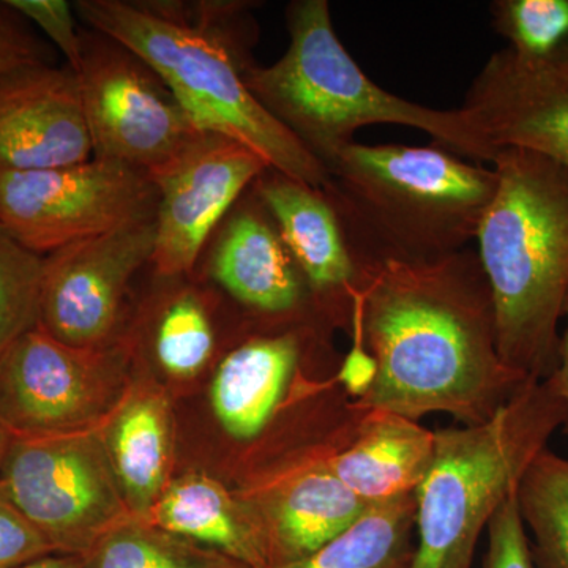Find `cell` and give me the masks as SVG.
I'll list each match as a JSON object with an SVG mask.
<instances>
[{"instance_id":"6da1fadb","label":"cell","mask_w":568,"mask_h":568,"mask_svg":"<svg viewBox=\"0 0 568 568\" xmlns=\"http://www.w3.org/2000/svg\"><path fill=\"white\" fill-rule=\"evenodd\" d=\"M349 336L375 364L354 399L364 409L480 425L532 381L500 357L491 293L470 248L377 268L355 302Z\"/></svg>"},{"instance_id":"7a4b0ae2","label":"cell","mask_w":568,"mask_h":568,"mask_svg":"<svg viewBox=\"0 0 568 568\" xmlns=\"http://www.w3.org/2000/svg\"><path fill=\"white\" fill-rule=\"evenodd\" d=\"M73 7L91 31L148 62L201 132L241 142L280 173L323 189L324 164L246 88L257 36L253 2L78 0Z\"/></svg>"},{"instance_id":"3957f363","label":"cell","mask_w":568,"mask_h":568,"mask_svg":"<svg viewBox=\"0 0 568 568\" xmlns=\"http://www.w3.org/2000/svg\"><path fill=\"white\" fill-rule=\"evenodd\" d=\"M323 190L368 280L387 264L432 263L477 237L495 168L435 148L351 142L325 164Z\"/></svg>"},{"instance_id":"277c9868","label":"cell","mask_w":568,"mask_h":568,"mask_svg":"<svg viewBox=\"0 0 568 568\" xmlns=\"http://www.w3.org/2000/svg\"><path fill=\"white\" fill-rule=\"evenodd\" d=\"M495 196L477 231L503 361L532 381L558 364L568 298V168L523 149L493 160Z\"/></svg>"},{"instance_id":"5b68a950","label":"cell","mask_w":568,"mask_h":568,"mask_svg":"<svg viewBox=\"0 0 568 568\" xmlns=\"http://www.w3.org/2000/svg\"><path fill=\"white\" fill-rule=\"evenodd\" d=\"M290 47L275 63H253L245 84L257 102L321 163L375 123L410 126L446 151L493 163L496 151L462 108L435 110L384 91L336 37L327 0H295L286 9Z\"/></svg>"},{"instance_id":"8992f818","label":"cell","mask_w":568,"mask_h":568,"mask_svg":"<svg viewBox=\"0 0 568 568\" xmlns=\"http://www.w3.org/2000/svg\"><path fill=\"white\" fill-rule=\"evenodd\" d=\"M567 420L551 381H529L480 425L437 429L416 493L410 568H473L481 532Z\"/></svg>"},{"instance_id":"52a82bcc","label":"cell","mask_w":568,"mask_h":568,"mask_svg":"<svg viewBox=\"0 0 568 568\" xmlns=\"http://www.w3.org/2000/svg\"><path fill=\"white\" fill-rule=\"evenodd\" d=\"M0 496L59 555H88L104 532L132 517L102 425L70 435L13 436L0 469Z\"/></svg>"},{"instance_id":"ba28073f","label":"cell","mask_w":568,"mask_h":568,"mask_svg":"<svg viewBox=\"0 0 568 568\" xmlns=\"http://www.w3.org/2000/svg\"><path fill=\"white\" fill-rule=\"evenodd\" d=\"M133 358L122 335L108 346L74 347L37 325L0 357V420L21 437L97 428L129 390Z\"/></svg>"},{"instance_id":"9c48e42d","label":"cell","mask_w":568,"mask_h":568,"mask_svg":"<svg viewBox=\"0 0 568 568\" xmlns=\"http://www.w3.org/2000/svg\"><path fill=\"white\" fill-rule=\"evenodd\" d=\"M152 175L92 159L51 170L0 173V226L29 252L63 246L155 220Z\"/></svg>"},{"instance_id":"30bf717a","label":"cell","mask_w":568,"mask_h":568,"mask_svg":"<svg viewBox=\"0 0 568 568\" xmlns=\"http://www.w3.org/2000/svg\"><path fill=\"white\" fill-rule=\"evenodd\" d=\"M77 73L93 159L153 175L204 133L148 62L103 33L82 31Z\"/></svg>"},{"instance_id":"8fae6325","label":"cell","mask_w":568,"mask_h":568,"mask_svg":"<svg viewBox=\"0 0 568 568\" xmlns=\"http://www.w3.org/2000/svg\"><path fill=\"white\" fill-rule=\"evenodd\" d=\"M332 335V328L320 325L256 332L239 339L216 365L211 384L213 414L235 443L265 446L257 467L267 462L268 436L286 410L345 394L338 375H306L317 358L336 357Z\"/></svg>"},{"instance_id":"7c38bea8","label":"cell","mask_w":568,"mask_h":568,"mask_svg":"<svg viewBox=\"0 0 568 568\" xmlns=\"http://www.w3.org/2000/svg\"><path fill=\"white\" fill-rule=\"evenodd\" d=\"M194 274L241 310L250 334L308 325L332 328L253 186L213 233Z\"/></svg>"},{"instance_id":"4fadbf2b","label":"cell","mask_w":568,"mask_h":568,"mask_svg":"<svg viewBox=\"0 0 568 568\" xmlns=\"http://www.w3.org/2000/svg\"><path fill=\"white\" fill-rule=\"evenodd\" d=\"M155 241L156 223L149 220L44 256L41 331L74 347L118 342L126 295L134 276L151 267Z\"/></svg>"},{"instance_id":"5bb4252c","label":"cell","mask_w":568,"mask_h":568,"mask_svg":"<svg viewBox=\"0 0 568 568\" xmlns=\"http://www.w3.org/2000/svg\"><path fill=\"white\" fill-rule=\"evenodd\" d=\"M361 414L327 439L287 452L246 474L234 488L260 525L268 566L312 555L345 532L368 508L328 465L332 450Z\"/></svg>"},{"instance_id":"9a60e30c","label":"cell","mask_w":568,"mask_h":568,"mask_svg":"<svg viewBox=\"0 0 568 568\" xmlns=\"http://www.w3.org/2000/svg\"><path fill=\"white\" fill-rule=\"evenodd\" d=\"M267 168L241 142L204 132L153 174L159 190L153 275L194 274L213 233Z\"/></svg>"},{"instance_id":"2e32d148","label":"cell","mask_w":568,"mask_h":568,"mask_svg":"<svg viewBox=\"0 0 568 568\" xmlns=\"http://www.w3.org/2000/svg\"><path fill=\"white\" fill-rule=\"evenodd\" d=\"M92 156L77 71L39 62L0 74V173L71 166Z\"/></svg>"},{"instance_id":"e0dca14e","label":"cell","mask_w":568,"mask_h":568,"mask_svg":"<svg viewBox=\"0 0 568 568\" xmlns=\"http://www.w3.org/2000/svg\"><path fill=\"white\" fill-rule=\"evenodd\" d=\"M253 190L275 220L325 323L351 334L366 278L323 189L267 168Z\"/></svg>"},{"instance_id":"ac0fdd59","label":"cell","mask_w":568,"mask_h":568,"mask_svg":"<svg viewBox=\"0 0 568 568\" xmlns=\"http://www.w3.org/2000/svg\"><path fill=\"white\" fill-rule=\"evenodd\" d=\"M462 110L496 152L523 149L568 168V74L529 70L506 50L495 52Z\"/></svg>"},{"instance_id":"d6986e66","label":"cell","mask_w":568,"mask_h":568,"mask_svg":"<svg viewBox=\"0 0 568 568\" xmlns=\"http://www.w3.org/2000/svg\"><path fill=\"white\" fill-rule=\"evenodd\" d=\"M436 433L388 410L365 409L328 465L366 506L414 495L435 457Z\"/></svg>"},{"instance_id":"ffe728a7","label":"cell","mask_w":568,"mask_h":568,"mask_svg":"<svg viewBox=\"0 0 568 568\" xmlns=\"http://www.w3.org/2000/svg\"><path fill=\"white\" fill-rule=\"evenodd\" d=\"M102 432L130 515L148 518L173 480V409L162 384L133 377Z\"/></svg>"},{"instance_id":"44dd1931","label":"cell","mask_w":568,"mask_h":568,"mask_svg":"<svg viewBox=\"0 0 568 568\" xmlns=\"http://www.w3.org/2000/svg\"><path fill=\"white\" fill-rule=\"evenodd\" d=\"M162 290L142 310L140 331L125 332L132 346L144 345L164 376L192 381L220 349V301L196 274L159 276Z\"/></svg>"},{"instance_id":"7402d4cb","label":"cell","mask_w":568,"mask_h":568,"mask_svg":"<svg viewBox=\"0 0 568 568\" xmlns=\"http://www.w3.org/2000/svg\"><path fill=\"white\" fill-rule=\"evenodd\" d=\"M145 519L246 568L268 566L267 547L256 518L235 489L224 487L207 474L173 478Z\"/></svg>"},{"instance_id":"603a6c76","label":"cell","mask_w":568,"mask_h":568,"mask_svg":"<svg viewBox=\"0 0 568 568\" xmlns=\"http://www.w3.org/2000/svg\"><path fill=\"white\" fill-rule=\"evenodd\" d=\"M416 496L368 506L345 532L305 558L261 568H410Z\"/></svg>"},{"instance_id":"cb8c5ba5","label":"cell","mask_w":568,"mask_h":568,"mask_svg":"<svg viewBox=\"0 0 568 568\" xmlns=\"http://www.w3.org/2000/svg\"><path fill=\"white\" fill-rule=\"evenodd\" d=\"M84 568H246L148 519L129 517L104 532L84 556Z\"/></svg>"},{"instance_id":"d4e9b609","label":"cell","mask_w":568,"mask_h":568,"mask_svg":"<svg viewBox=\"0 0 568 568\" xmlns=\"http://www.w3.org/2000/svg\"><path fill=\"white\" fill-rule=\"evenodd\" d=\"M536 568H568V458L545 448L517 489Z\"/></svg>"},{"instance_id":"484cf974","label":"cell","mask_w":568,"mask_h":568,"mask_svg":"<svg viewBox=\"0 0 568 568\" xmlns=\"http://www.w3.org/2000/svg\"><path fill=\"white\" fill-rule=\"evenodd\" d=\"M489 13L515 62L568 74V0H496Z\"/></svg>"},{"instance_id":"4316f807","label":"cell","mask_w":568,"mask_h":568,"mask_svg":"<svg viewBox=\"0 0 568 568\" xmlns=\"http://www.w3.org/2000/svg\"><path fill=\"white\" fill-rule=\"evenodd\" d=\"M43 260L0 226V357L39 325Z\"/></svg>"},{"instance_id":"83f0119b","label":"cell","mask_w":568,"mask_h":568,"mask_svg":"<svg viewBox=\"0 0 568 568\" xmlns=\"http://www.w3.org/2000/svg\"><path fill=\"white\" fill-rule=\"evenodd\" d=\"M488 545L481 568H536L529 534L519 514L517 491L508 496L487 528Z\"/></svg>"},{"instance_id":"f1b7e54d","label":"cell","mask_w":568,"mask_h":568,"mask_svg":"<svg viewBox=\"0 0 568 568\" xmlns=\"http://www.w3.org/2000/svg\"><path fill=\"white\" fill-rule=\"evenodd\" d=\"M24 18L39 26L52 43L65 55L67 65L80 70L82 61V31H78L77 11L65 0H7Z\"/></svg>"},{"instance_id":"f546056e","label":"cell","mask_w":568,"mask_h":568,"mask_svg":"<svg viewBox=\"0 0 568 568\" xmlns=\"http://www.w3.org/2000/svg\"><path fill=\"white\" fill-rule=\"evenodd\" d=\"M54 555L47 538L0 496V568H21Z\"/></svg>"},{"instance_id":"4dcf8cb0","label":"cell","mask_w":568,"mask_h":568,"mask_svg":"<svg viewBox=\"0 0 568 568\" xmlns=\"http://www.w3.org/2000/svg\"><path fill=\"white\" fill-rule=\"evenodd\" d=\"M47 51L33 36L24 18H21L9 3L0 2V74L29 65L48 62Z\"/></svg>"},{"instance_id":"1f68e13d","label":"cell","mask_w":568,"mask_h":568,"mask_svg":"<svg viewBox=\"0 0 568 568\" xmlns=\"http://www.w3.org/2000/svg\"><path fill=\"white\" fill-rule=\"evenodd\" d=\"M562 323L564 331L560 332L558 364H556L555 372H552L551 376L547 377V379L551 381L560 399H562L564 405H566L567 420L564 428H566L568 433V298L566 310H564Z\"/></svg>"},{"instance_id":"d6a6232c","label":"cell","mask_w":568,"mask_h":568,"mask_svg":"<svg viewBox=\"0 0 568 568\" xmlns=\"http://www.w3.org/2000/svg\"><path fill=\"white\" fill-rule=\"evenodd\" d=\"M21 568H84V556L54 552V555L33 560V562Z\"/></svg>"},{"instance_id":"836d02e7","label":"cell","mask_w":568,"mask_h":568,"mask_svg":"<svg viewBox=\"0 0 568 568\" xmlns=\"http://www.w3.org/2000/svg\"><path fill=\"white\" fill-rule=\"evenodd\" d=\"M11 439H13V435H11L9 428L0 420V469H2L3 459H6L7 452H9Z\"/></svg>"}]
</instances>
